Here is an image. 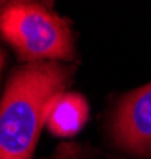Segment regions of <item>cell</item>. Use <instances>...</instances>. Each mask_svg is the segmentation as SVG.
Here are the masks:
<instances>
[{
	"label": "cell",
	"instance_id": "1",
	"mask_svg": "<svg viewBox=\"0 0 151 159\" xmlns=\"http://www.w3.org/2000/svg\"><path fill=\"white\" fill-rule=\"evenodd\" d=\"M72 67L35 62L18 67L0 100V159H32L53 99L65 91Z\"/></svg>",
	"mask_w": 151,
	"mask_h": 159
},
{
	"label": "cell",
	"instance_id": "2",
	"mask_svg": "<svg viewBox=\"0 0 151 159\" xmlns=\"http://www.w3.org/2000/svg\"><path fill=\"white\" fill-rule=\"evenodd\" d=\"M0 37L25 64L64 62L75 57L68 22L37 2H10L0 8Z\"/></svg>",
	"mask_w": 151,
	"mask_h": 159
},
{
	"label": "cell",
	"instance_id": "3",
	"mask_svg": "<svg viewBox=\"0 0 151 159\" xmlns=\"http://www.w3.org/2000/svg\"><path fill=\"white\" fill-rule=\"evenodd\" d=\"M112 134L124 151L140 157L151 156V83L129 92L119 102Z\"/></svg>",
	"mask_w": 151,
	"mask_h": 159
},
{
	"label": "cell",
	"instance_id": "4",
	"mask_svg": "<svg viewBox=\"0 0 151 159\" xmlns=\"http://www.w3.org/2000/svg\"><path fill=\"white\" fill-rule=\"evenodd\" d=\"M89 116L86 99L78 92H61L53 99L46 127L57 137H72L83 127Z\"/></svg>",
	"mask_w": 151,
	"mask_h": 159
},
{
	"label": "cell",
	"instance_id": "5",
	"mask_svg": "<svg viewBox=\"0 0 151 159\" xmlns=\"http://www.w3.org/2000/svg\"><path fill=\"white\" fill-rule=\"evenodd\" d=\"M2 67H3V54H2V51H0V72H2Z\"/></svg>",
	"mask_w": 151,
	"mask_h": 159
}]
</instances>
